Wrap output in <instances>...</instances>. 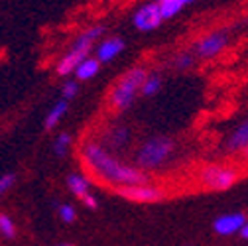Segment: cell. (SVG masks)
Wrapping results in <instances>:
<instances>
[{
  "label": "cell",
  "instance_id": "ac0fdd59",
  "mask_svg": "<svg viewBox=\"0 0 248 246\" xmlns=\"http://www.w3.org/2000/svg\"><path fill=\"white\" fill-rule=\"evenodd\" d=\"M160 89H162V77L154 73V75H148L146 77V81H144V85L140 89V93L144 97H154L156 93H160Z\"/></svg>",
  "mask_w": 248,
  "mask_h": 246
},
{
  "label": "cell",
  "instance_id": "ffe728a7",
  "mask_svg": "<svg viewBox=\"0 0 248 246\" xmlns=\"http://www.w3.org/2000/svg\"><path fill=\"white\" fill-rule=\"evenodd\" d=\"M0 234L4 238H14L16 236V227H14V221L8 217V215L0 213Z\"/></svg>",
  "mask_w": 248,
  "mask_h": 246
},
{
  "label": "cell",
  "instance_id": "9c48e42d",
  "mask_svg": "<svg viewBox=\"0 0 248 246\" xmlns=\"http://www.w3.org/2000/svg\"><path fill=\"white\" fill-rule=\"evenodd\" d=\"M124 47H126V44H124L122 38L118 36H112V38H105L99 46H97V51H95V59L99 61V63H110L112 59H116Z\"/></svg>",
  "mask_w": 248,
  "mask_h": 246
},
{
  "label": "cell",
  "instance_id": "2e32d148",
  "mask_svg": "<svg viewBox=\"0 0 248 246\" xmlns=\"http://www.w3.org/2000/svg\"><path fill=\"white\" fill-rule=\"evenodd\" d=\"M67 108H69V103H67V101L55 103L53 108L47 112V116H46V120H44V128H46V130H53V128L59 124V120L65 116Z\"/></svg>",
  "mask_w": 248,
  "mask_h": 246
},
{
  "label": "cell",
  "instance_id": "4fadbf2b",
  "mask_svg": "<svg viewBox=\"0 0 248 246\" xmlns=\"http://www.w3.org/2000/svg\"><path fill=\"white\" fill-rule=\"evenodd\" d=\"M128 142H130V130H128V128H122V126H116V128L107 130L105 142H101V144H103L105 148L120 150V148H126Z\"/></svg>",
  "mask_w": 248,
  "mask_h": 246
},
{
  "label": "cell",
  "instance_id": "7a4b0ae2",
  "mask_svg": "<svg viewBox=\"0 0 248 246\" xmlns=\"http://www.w3.org/2000/svg\"><path fill=\"white\" fill-rule=\"evenodd\" d=\"M175 142L168 136H152L136 152V168L142 171H154L164 168L173 156Z\"/></svg>",
  "mask_w": 248,
  "mask_h": 246
},
{
  "label": "cell",
  "instance_id": "7402d4cb",
  "mask_svg": "<svg viewBox=\"0 0 248 246\" xmlns=\"http://www.w3.org/2000/svg\"><path fill=\"white\" fill-rule=\"evenodd\" d=\"M173 65L177 69H189L195 65V55L191 51H181L175 59H173Z\"/></svg>",
  "mask_w": 248,
  "mask_h": 246
},
{
  "label": "cell",
  "instance_id": "6da1fadb",
  "mask_svg": "<svg viewBox=\"0 0 248 246\" xmlns=\"http://www.w3.org/2000/svg\"><path fill=\"white\" fill-rule=\"evenodd\" d=\"M81 158L93 175L116 189L144 185L150 181V175L146 171L138 169L136 166L124 164L99 140H87L81 148Z\"/></svg>",
  "mask_w": 248,
  "mask_h": 246
},
{
  "label": "cell",
  "instance_id": "83f0119b",
  "mask_svg": "<svg viewBox=\"0 0 248 246\" xmlns=\"http://www.w3.org/2000/svg\"><path fill=\"white\" fill-rule=\"evenodd\" d=\"M183 2V6H187V4H191V2H195V0H181Z\"/></svg>",
  "mask_w": 248,
  "mask_h": 246
},
{
  "label": "cell",
  "instance_id": "8fae6325",
  "mask_svg": "<svg viewBox=\"0 0 248 246\" xmlns=\"http://www.w3.org/2000/svg\"><path fill=\"white\" fill-rule=\"evenodd\" d=\"M246 148H248V120H244L242 124H238L225 142V150L232 152V154L242 152Z\"/></svg>",
  "mask_w": 248,
  "mask_h": 246
},
{
  "label": "cell",
  "instance_id": "ba28073f",
  "mask_svg": "<svg viewBox=\"0 0 248 246\" xmlns=\"http://www.w3.org/2000/svg\"><path fill=\"white\" fill-rule=\"evenodd\" d=\"M244 223H246L244 213H227V215H221L219 219H215L213 229H215L217 234H221V236H232V234L240 232Z\"/></svg>",
  "mask_w": 248,
  "mask_h": 246
},
{
  "label": "cell",
  "instance_id": "8992f818",
  "mask_svg": "<svg viewBox=\"0 0 248 246\" xmlns=\"http://www.w3.org/2000/svg\"><path fill=\"white\" fill-rule=\"evenodd\" d=\"M164 18L160 14L158 4L154 2H144L142 6H138V10L132 14V24L140 30V32H154L162 26Z\"/></svg>",
  "mask_w": 248,
  "mask_h": 246
},
{
  "label": "cell",
  "instance_id": "d4e9b609",
  "mask_svg": "<svg viewBox=\"0 0 248 246\" xmlns=\"http://www.w3.org/2000/svg\"><path fill=\"white\" fill-rule=\"evenodd\" d=\"M81 201H83V203H85V207H89V209H97V207H99V201H97V197L93 195V193H87Z\"/></svg>",
  "mask_w": 248,
  "mask_h": 246
},
{
  "label": "cell",
  "instance_id": "603a6c76",
  "mask_svg": "<svg viewBox=\"0 0 248 246\" xmlns=\"http://www.w3.org/2000/svg\"><path fill=\"white\" fill-rule=\"evenodd\" d=\"M77 91H79V85H77L75 81H67V83L63 85V89H61V97H63V101L69 103L71 99H75Z\"/></svg>",
  "mask_w": 248,
  "mask_h": 246
},
{
  "label": "cell",
  "instance_id": "44dd1931",
  "mask_svg": "<svg viewBox=\"0 0 248 246\" xmlns=\"http://www.w3.org/2000/svg\"><path fill=\"white\" fill-rule=\"evenodd\" d=\"M57 215H59V219L63 221L65 225H71V223L77 219V211H75V207L69 205V203L59 205V207H57Z\"/></svg>",
  "mask_w": 248,
  "mask_h": 246
},
{
  "label": "cell",
  "instance_id": "9a60e30c",
  "mask_svg": "<svg viewBox=\"0 0 248 246\" xmlns=\"http://www.w3.org/2000/svg\"><path fill=\"white\" fill-rule=\"evenodd\" d=\"M67 187H69V191L73 195L83 199L89 193V189H91V183H89V179L83 173H69L67 175Z\"/></svg>",
  "mask_w": 248,
  "mask_h": 246
},
{
  "label": "cell",
  "instance_id": "5bb4252c",
  "mask_svg": "<svg viewBox=\"0 0 248 246\" xmlns=\"http://www.w3.org/2000/svg\"><path fill=\"white\" fill-rule=\"evenodd\" d=\"M99 69H101V63H99V61L95 59V57H85L83 61H81V63L75 67V77L79 79V81H89V79H93V77H95L97 73H99Z\"/></svg>",
  "mask_w": 248,
  "mask_h": 246
},
{
  "label": "cell",
  "instance_id": "cb8c5ba5",
  "mask_svg": "<svg viewBox=\"0 0 248 246\" xmlns=\"http://www.w3.org/2000/svg\"><path fill=\"white\" fill-rule=\"evenodd\" d=\"M14 181H16V175H14V173H4L2 177H0V197L6 195V193L12 189Z\"/></svg>",
  "mask_w": 248,
  "mask_h": 246
},
{
  "label": "cell",
  "instance_id": "3957f363",
  "mask_svg": "<svg viewBox=\"0 0 248 246\" xmlns=\"http://www.w3.org/2000/svg\"><path fill=\"white\" fill-rule=\"evenodd\" d=\"M148 69L146 67H132L130 71H126L120 79L118 83L112 87L110 91V97H108V103L114 110L118 112H124L128 110L134 101H136V95L140 93V89L148 77Z\"/></svg>",
  "mask_w": 248,
  "mask_h": 246
},
{
  "label": "cell",
  "instance_id": "277c9868",
  "mask_svg": "<svg viewBox=\"0 0 248 246\" xmlns=\"http://www.w3.org/2000/svg\"><path fill=\"white\" fill-rule=\"evenodd\" d=\"M238 173L232 168H225V166H205L199 173L201 183L207 189H215V191H225L229 187H232V183L236 181Z\"/></svg>",
  "mask_w": 248,
  "mask_h": 246
},
{
  "label": "cell",
  "instance_id": "7c38bea8",
  "mask_svg": "<svg viewBox=\"0 0 248 246\" xmlns=\"http://www.w3.org/2000/svg\"><path fill=\"white\" fill-rule=\"evenodd\" d=\"M89 53H85V51H77V49H71L69 47V51L59 59V63H57V75H61V77H67V75H71L73 71H75V67L81 63V61L87 57Z\"/></svg>",
  "mask_w": 248,
  "mask_h": 246
},
{
  "label": "cell",
  "instance_id": "d6986e66",
  "mask_svg": "<svg viewBox=\"0 0 248 246\" xmlns=\"http://www.w3.org/2000/svg\"><path fill=\"white\" fill-rule=\"evenodd\" d=\"M71 142H73V138H71L69 132H59V136L53 142V152L57 154V156H65V154L69 152V148H71Z\"/></svg>",
  "mask_w": 248,
  "mask_h": 246
},
{
  "label": "cell",
  "instance_id": "e0dca14e",
  "mask_svg": "<svg viewBox=\"0 0 248 246\" xmlns=\"http://www.w3.org/2000/svg\"><path fill=\"white\" fill-rule=\"evenodd\" d=\"M160 8V14L164 20H171L175 18L181 10H183V2L181 0H154Z\"/></svg>",
  "mask_w": 248,
  "mask_h": 246
},
{
  "label": "cell",
  "instance_id": "4316f807",
  "mask_svg": "<svg viewBox=\"0 0 248 246\" xmlns=\"http://www.w3.org/2000/svg\"><path fill=\"white\" fill-rule=\"evenodd\" d=\"M242 158L248 162V148H246V150H242Z\"/></svg>",
  "mask_w": 248,
  "mask_h": 246
},
{
  "label": "cell",
  "instance_id": "5b68a950",
  "mask_svg": "<svg viewBox=\"0 0 248 246\" xmlns=\"http://www.w3.org/2000/svg\"><path fill=\"white\" fill-rule=\"evenodd\" d=\"M229 42L231 38L227 30H215V32L203 36L193 44L191 53L195 55V59H213L229 46Z\"/></svg>",
  "mask_w": 248,
  "mask_h": 246
},
{
  "label": "cell",
  "instance_id": "30bf717a",
  "mask_svg": "<svg viewBox=\"0 0 248 246\" xmlns=\"http://www.w3.org/2000/svg\"><path fill=\"white\" fill-rule=\"evenodd\" d=\"M103 34H105V26H101V24L91 26V28H87L85 32H81V34L75 38V42H73L71 49H77V51H85V53H89V51H91V46L95 44L99 38H103Z\"/></svg>",
  "mask_w": 248,
  "mask_h": 246
},
{
  "label": "cell",
  "instance_id": "f1b7e54d",
  "mask_svg": "<svg viewBox=\"0 0 248 246\" xmlns=\"http://www.w3.org/2000/svg\"><path fill=\"white\" fill-rule=\"evenodd\" d=\"M59 246H73V244H59Z\"/></svg>",
  "mask_w": 248,
  "mask_h": 246
},
{
  "label": "cell",
  "instance_id": "52a82bcc",
  "mask_svg": "<svg viewBox=\"0 0 248 246\" xmlns=\"http://www.w3.org/2000/svg\"><path fill=\"white\" fill-rule=\"evenodd\" d=\"M120 197L128 199V201H134V203H156L164 197V191L158 189V187H152L148 183L144 185H132V187H122V189H116Z\"/></svg>",
  "mask_w": 248,
  "mask_h": 246
},
{
  "label": "cell",
  "instance_id": "484cf974",
  "mask_svg": "<svg viewBox=\"0 0 248 246\" xmlns=\"http://www.w3.org/2000/svg\"><path fill=\"white\" fill-rule=\"evenodd\" d=\"M240 234H242V238H246L248 240V221L244 223V227L240 229Z\"/></svg>",
  "mask_w": 248,
  "mask_h": 246
}]
</instances>
